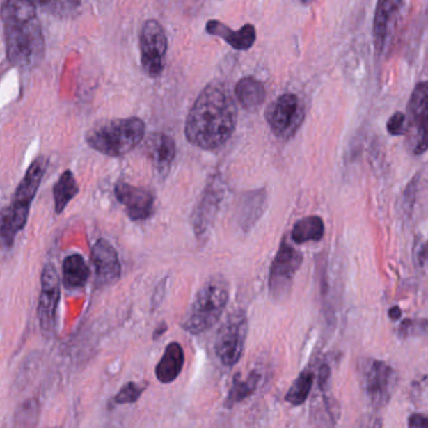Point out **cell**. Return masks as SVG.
I'll return each instance as SVG.
<instances>
[{
  "label": "cell",
  "mask_w": 428,
  "mask_h": 428,
  "mask_svg": "<svg viewBox=\"0 0 428 428\" xmlns=\"http://www.w3.org/2000/svg\"><path fill=\"white\" fill-rule=\"evenodd\" d=\"M401 315H402V310H401V308L397 307V306H396V307H392L391 310H388V316H390V318L393 319V321L399 319V318H401Z\"/></svg>",
  "instance_id": "obj_31"
},
{
  "label": "cell",
  "mask_w": 428,
  "mask_h": 428,
  "mask_svg": "<svg viewBox=\"0 0 428 428\" xmlns=\"http://www.w3.org/2000/svg\"><path fill=\"white\" fill-rule=\"evenodd\" d=\"M116 196L133 221H143L152 216L154 198L147 189L128 183H118L116 186Z\"/></svg>",
  "instance_id": "obj_13"
},
{
  "label": "cell",
  "mask_w": 428,
  "mask_h": 428,
  "mask_svg": "<svg viewBox=\"0 0 428 428\" xmlns=\"http://www.w3.org/2000/svg\"><path fill=\"white\" fill-rule=\"evenodd\" d=\"M148 152L155 168L161 173H166L175 157V144L167 134L158 133L149 138Z\"/></svg>",
  "instance_id": "obj_19"
},
{
  "label": "cell",
  "mask_w": 428,
  "mask_h": 428,
  "mask_svg": "<svg viewBox=\"0 0 428 428\" xmlns=\"http://www.w3.org/2000/svg\"><path fill=\"white\" fill-rule=\"evenodd\" d=\"M324 235L322 218L310 216L298 221L292 230V239L296 243L318 242Z\"/></svg>",
  "instance_id": "obj_24"
},
{
  "label": "cell",
  "mask_w": 428,
  "mask_h": 428,
  "mask_svg": "<svg viewBox=\"0 0 428 428\" xmlns=\"http://www.w3.org/2000/svg\"><path fill=\"white\" fill-rule=\"evenodd\" d=\"M184 366V352L180 343L172 342L168 344L161 360L155 367V376L157 379L168 385L178 379L182 370Z\"/></svg>",
  "instance_id": "obj_17"
},
{
  "label": "cell",
  "mask_w": 428,
  "mask_h": 428,
  "mask_svg": "<svg viewBox=\"0 0 428 428\" xmlns=\"http://www.w3.org/2000/svg\"><path fill=\"white\" fill-rule=\"evenodd\" d=\"M1 19L9 63L23 69L37 65L45 49L37 6L29 0H6L1 6Z\"/></svg>",
  "instance_id": "obj_2"
},
{
  "label": "cell",
  "mask_w": 428,
  "mask_h": 428,
  "mask_svg": "<svg viewBox=\"0 0 428 428\" xmlns=\"http://www.w3.org/2000/svg\"><path fill=\"white\" fill-rule=\"evenodd\" d=\"M221 198H222V191L217 183H213L205 189V196L194 213V221H193L197 236H203V233H207L213 218L217 213Z\"/></svg>",
  "instance_id": "obj_18"
},
{
  "label": "cell",
  "mask_w": 428,
  "mask_h": 428,
  "mask_svg": "<svg viewBox=\"0 0 428 428\" xmlns=\"http://www.w3.org/2000/svg\"><path fill=\"white\" fill-rule=\"evenodd\" d=\"M230 299L227 280L213 277L199 290L183 319V328L191 335H200L221 319Z\"/></svg>",
  "instance_id": "obj_3"
},
{
  "label": "cell",
  "mask_w": 428,
  "mask_h": 428,
  "mask_svg": "<svg viewBox=\"0 0 428 428\" xmlns=\"http://www.w3.org/2000/svg\"><path fill=\"white\" fill-rule=\"evenodd\" d=\"M301 1H302L303 4H310V3H312L313 0H301Z\"/></svg>",
  "instance_id": "obj_34"
},
{
  "label": "cell",
  "mask_w": 428,
  "mask_h": 428,
  "mask_svg": "<svg viewBox=\"0 0 428 428\" xmlns=\"http://www.w3.org/2000/svg\"><path fill=\"white\" fill-rule=\"evenodd\" d=\"M406 136L413 154L428 149V83H418L411 94L406 117Z\"/></svg>",
  "instance_id": "obj_6"
},
{
  "label": "cell",
  "mask_w": 428,
  "mask_h": 428,
  "mask_svg": "<svg viewBox=\"0 0 428 428\" xmlns=\"http://www.w3.org/2000/svg\"><path fill=\"white\" fill-rule=\"evenodd\" d=\"M303 261V257L297 249L288 243L282 242L277 255L274 257L271 274H269V290L276 298L285 297L291 288L292 280L297 274Z\"/></svg>",
  "instance_id": "obj_11"
},
{
  "label": "cell",
  "mask_w": 428,
  "mask_h": 428,
  "mask_svg": "<svg viewBox=\"0 0 428 428\" xmlns=\"http://www.w3.org/2000/svg\"><path fill=\"white\" fill-rule=\"evenodd\" d=\"M235 92L238 102L249 111L257 109L266 100L264 86L252 77H246L238 81Z\"/></svg>",
  "instance_id": "obj_20"
},
{
  "label": "cell",
  "mask_w": 428,
  "mask_h": 428,
  "mask_svg": "<svg viewBox=\"0 0 428 428\" xmlns=\"http://www.w3.org/2000/svg\"><path fill=\"white\" fill-rule=\"evenodd\" d=\"M261 381V373L258 371H252L246 379L236 377L230 387L228 396L225 399V406L230 409L237 404L242 402L244 399L251 397L255 393L257 387Z\"/></svg>",
  "instance_id": "obj_23"
},
{
  "label": "cell",
  "mask_w": 428,
  "mask_h": 428,
  "mask_svg": "<svg viewBox=\"0 0 428 428\" xmlns=\"http://www.w3.org/2000/svg\"><path fill=\"white\" fill-rule=\"evenodd\" d=\"M166 331H167V326H166V324H164V323H163V324H161V327H159V328L157 329V331H155V332H154V338H155V340H157V338H159V337H161V335H163V333H164V332H166Z\"/></svg>",
  "instance_id": "obj_33"
},
{
  "label": "cell",
  "mask_w": 428,
  "mask_h": 428,
  "mask_svg": "<svg viewBox=\"0 0 428 428\" xmlns=\"http://www.w3.org/2000/svg\"><path fill=\"white\" fill-rule=\"evenodd\" d=\"M409 428H428V418L421 413H415L409 418Z\"/></svg>",
  "instance_id": "obj_30"
},
{
  "label": "cell",
  "mask_w": 428,
  "mask_h": 428,
  "mask_svg": "<svg viewBox=\"0 0 428 428\" xmlns=\"http://www.w3.org/2000/svg\"><path fill=\"white\" fill-rule=\"evenodd\" d=\"M266 193L252 192L246 194L239 203V223L244 230H248L261 217L264 208Z\"/></svg>",
  "instance_id": "obj_22"
},
{
  "label": "cell",
  "mask_w": 428,
  "mask_h": 428,
  "mask_svg": "<svg viewBox=\"0 0 428 428\" xmlns=\"http://www.w3.org/2000/svg\"><path fill=\"white\" fill-rule=\"evenodd\" d=\"M143 392H144V387L137 385L136 382H128L114 396L113 401L116 404H134L141 398Z\"/></svg>",
  "instance_id": "obj_27"
},
{
  "label": "cell",
  "mask_w": 428,
  "mask_h": 428,
  "mask_svg": "<svg viewBox=\"0 0 428 428\" xmlns=\"http://www.w3.org/2000/svg\"><path fill=\"white\" fill-rule=\"evenodd\" d=\"M168 42L164 29L157 20H148L141 31V59L149 77H158L164 68Z\"/></svg>",
  "instance_id": "obj_10"
},
{
  "label": "cell",
  "mask_w": 428,
  "mask_h": 428,
  "mask_svg": "<svg viewBox=\"0 0 428 428\" xmlns=\"http://www.w3.org/2000/svg\"><path fill=\"white\" fill-rule=\"evenodd\" d=\"M92 262L95 268L97 283L98 285H111L118 280L120 276V263H119L117 251L106 239H100L92 248Z\"/></svg>",
  "instance_id": "obj_14"
},
{
  "label": "cell",
  "mask_w": 428,
  "mask_h": 428,
  "mask_svg": "<svg viewBox=\"0 0 428 428\" xmlns=\"http://www.w3.org/2000/svg\"><path fill=\"white\" fill-rule=\"evenodd\" d=\"M387 131L392 136H404L406 134V116L397 112L392 116L387 122Z\"/></svg>",
  "instance_id": "obj_29"
},
{
  "label": "cell",
  "mask_w": 428,
  "mask_h": 428,
  "mask_svg": "<svg viewBox=\"0 0 428 428\" xmlns=\"http://www.w3.org/2000/svg\"><path fill=\"white\" fill-rule=\"evenodd\" d=\"M61 298L59 277L53 264H47L42 274V290L38 304V318L45 335H51L56 327V307Z\"/></svg>",
  "instance_id": "obj_12"
},
{
  "label": "cell",
  "mask_w": 428,
  "mask_h": 428,
  "mask_svg": "<svg viewBox=\"0 0 428 428\" xmlns=\"http://www.w3.org/2000/svg\"><path fill=\"white\" fill-rule=\"evenodd\" d=\"M89 278V268L79 255H69L63 263V283L69 290L81 288Z\"/></svg>",
  "instance_id": "obj_21"
},
{
  "label": "cell",
  "mask_w": 428,
  "mask_h": 428,
  "mask_svg": "<svg viewBox=\"0 0 428 428\" xmlns=\"http://www.w3.org/2000/svg\"><path fill=\"white\" fill-rule=\"evenodd\" d=\"M401 3L402 0H379L377 1L374 23H373V37H374V47H376L377 53H381L385 48L392 22L397 15L398 10L401 8Z\"/></svg>",
  "instance_id": "obj_15"
},
{
  "label": "cell",
  "mask_w": 428,
  "mask_h": 428,
  "mask_svg": "<svg viewBox=\"0 0 428 428\" xmlns=\"http://www.w3.org/2000/svg\"><path fill=\"white\" fill-rule=\"evenodd\" d=\"M266 119L274 136L292 137L303 122V102L296 94H282L268 106Z\"/></svg>",
  "instance_id": "obj_8"
},
{
  "label": "cell",
  "mask_w": 428,
  "mask_h": 428,
  "mask_svg": "<svg viewBox=\"0 0 428 428\" xmlns=\"http://www.w3.org/2000/svg\"><path fill=\"white\" fill-rule=\"evenodd\" d=\"M392 367L382 360H370L362 366V383L374 407H385L391 399L397 381Z\"/></svg>",
  "instance_id": "obj_9"
},
{
  "label": "cell",
  "mask_w": 428,
  "mask_h": 428,
  "mask_svg": "<svg viewBox=\"0 0 428 428\" xmlns=\"http://www.w3.org/2000/svg\"><path fill=\"white\" fill-rule=\"evenodd\" d=\"M35 6H42L45 10L54 14H63L74 9L77 0H29Z\"/></svg>",
  "instance_id": "obj_28"
},
{
  "label": "cell",
  "mask_w": 428,
  "mask_h": 428,
  "mask_svg": "<svg viewBox=\"0 0 428 428\" xmlns=\"http://www.w3.org/2000/svg\"><path fill=\"white\" fill-rule=\"evenodd\" d=\"M145 125L139 118L113 119L95 125L87 133L89 147L103 154L119 157L127 154L142 142Z\"/></svg>",
  "instance_id": "obj_4"
},
{
  "label": "cell",
  "mask_w": 428,
  "mask_h": 428,
  "mask_svg": "<svg viewBox=\"0 0 428 428\" xmlns=\"http://www.w3.org/2000/svg\"><path fill=\"white\" fill-rule=\"evenodd\" d=\"M313 381H315L313 373L310 371H303L301 373L285 393V402H288L292 406L303 404L310 396Z\"/></svg>",
  "instance_id": "obj_26"
},
{
  "label": "cell",
  "mask_w": 428,
  "mask_h": 428,
  "mask_svg": "<svg viewBox=\"0 0 428 428\" xmlns=\"http://www.w3.org/2000/svg\"><path fill=\"white\" fill-rule=\"evenodd\" d=\"M78 191L79 188L77 184L74 175L70 171H65L58 180L53 189L54 205H56V212L58 214H61L65 209L69 202L78 194Z\"/></svg>",
  "instance_id": "obj_25"
},
{
  "label": "cell",
  "mask_w": 428,
  "mask_h": 428,
  "mask_svg": "<svg viewBox=\"0 0 428 428\" xmlns=\"http://www.w3.org/2000/svg\"><path fill=\"white\" fill-rule=\"evenodd\" d=\"M205 31L211 35L222 38L224 42L230 44L232 48L237 50H247L255 44L257 33L253 25L247 24L242 26L238 31H232L227 25L211 20L205 25Z\"/></svg>",
  "instance_id": "obj_16"
},
{
  "label": "cell",
  "mask_w": 428,
  "mask_h": 428,
  "mask_svg": "<svg viewBox=\"0 0 428 428\" xmlns=\"http://www.w3.org/2000/svg\"><path fill=\"white\" fill-rule=\"evenodd\" d=\"M45 167L47 161L43 157H39L33 161L14 193L12 205L6 207L9 217H12L13 223L15 224L18 230H23L26 224L31 202L37 194L40 182L43 180Z\"/></svg>",
  "instance_id": "obj_7"
},
{
  "label": "cell",
  "mask_w": 428,
  "mask_h": 428,
  "mask_svg": "<svg viewBox=\"0 0 428 428\" xmlns=\"http://www.w3.org/2000/svg\"><path fill=\"white\" fill-rule=\"evenodd\" d=\"M237 106L228 89L211 83L194 102L186 123L187 139L205 150L222 147L237 125Z\"/></svg>",
  "instance_id": "obj_1"
},
{
  "label": "cell",
  "mask_w": 428,
  "mask_h": 428,
  "mask_svg": "<svg viewBox=\"0 0 428 428\" xmlns=\"http://www.w3.org/2000/svg\"><path fill=\"white\" fill-rule=\"evenodd\" d=\"M248 333V319L241 310L230 312L218 329L214 351L218 360L227 367H233L242 358Z\"/></svg>",
  "instance_id": "obj_5"
},
{
  "label": "cell",
  "mask_w": 428,
  "mask_h": 428,
  "mask_svg": "<svg viewBox=\"0 0 428 428\" xmlns=\"http://www.w3.org/2000/svg\"><path fill=\"white\" fill-rule=\"evenodd\" d=\"M418 257H420V262H421V263H423V262L427 261L428 260V242L426 243V244L423 246L422 249L420 251V255H418Z\"/></svg>",
  "instance_id": "obj_32"
}]
</instances>
